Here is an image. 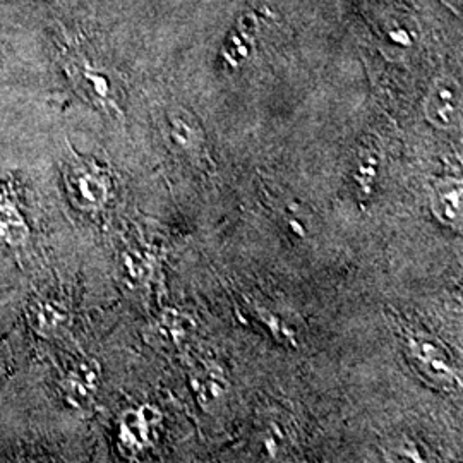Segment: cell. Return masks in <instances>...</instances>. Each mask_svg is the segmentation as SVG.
Masks as SVG:
<instances>
[{"instance_id":"1","label":"cell","mask_w":463,"mask_h":463,"mask_svg":"<svg viewBox=\"0 0 463 463\" xmlns=\"http://www.w3.org/2000/svg\"><path fill=\"white\" fill-rule=\"evenodd\" d=\"M424 116L438 129H455L462 122V86L453 78H438L424 99Z\"/></svg>"},{"instance_id":"2","label":"cell","mask_w":463,"mask_h":463,"mask_svg":"<svg viewBox=\"0 0 463 463\" xmlns=\"http://www.w3.org/2000/svg\"><path fill=\"white\" fill-rule=\"evenodd\" d=\"M66 71L86 99L103 107H116L117 91L112 78L83 53H67Z\"/></svg>"},{"instance_id":"3","label":"cell","mask_w":463,"mask_h":463,"mask_svg":"<svg viewBox=\"0 0 463 463\" xmlns=\"http://www.w3.org/2000/svg\"><path fill=\"white\" fill-rule=\"evenodd\" d=\"M67 187L74 203L84 210L101 208L110 193L107 174L86 160H74L69 165Z\"/></svg>"},{"instance_id":"4","label":"cell","mask_w":463,"mask_h":463,"mask_svg":"<svg viewBox=\"0 0 463 463\" xmlns=\"http://www.w3.org/2000/svg\"><path fill=\"white\" fill-rule=\"evenodd\" d=\"M434 216L447 227L462 229L463 187L460 179H445L438 184L430 196Z\"/></svg>"},{"instance_id":"5","label":"cell","mask_w":463,"mask_h":463,"mask_svg":"<svg viewBox=\"0 0 463 463\" xmlns=\"http://www.w3.org/2000/svg\"><path fill=\"white\" fill-rule=\"evenodd\" d=\"M411 350L415 361L430 374L432 380L445 383L453 380V367L448 363L447 350L443 345L428 336L411 338Z\"/></svg>"},{"instance_id":"6","label":"cell","mask_w":463,"mask_h":463,"mask_svg":"<svg viewBox=\"0 0 463 463\" xmlns=\"http://www.w3.org/2000/svg\"><path fill=\"white\" fill-rule=\"evenodd\" d=\"M160 412L151 407L128 412L120 422V439L134 449L148 447L153 439V430L160 424Z\"/></svg>"},{"instance_id":"7","label":"cell","mask_w":463,"mask_h":463,"mask_svg":"<svg viewBox=\"0 0 463 463\" xmlns=\"http://www.w3.org/2000/svg\"><path fill=\"white\" fill-rule=\"evenodd\" d=\"M0 237L11 246H21L28 239L26 222L21 215L16 203L11 199L2 185H0Z\"/></svg>"},{"instance_id":"8","label":"cell","mask_w":463,"mask_h":463,"mask_svg":"<svg viewBox=\"0 0 463 463\" xmlns=\"http://www.w3.org/2000/svg\"><path fill=\"white\" fill-rule=\"evenodd\" d=\"M193 384L199 403L206 409H213L229 393V383L225 380L223 373L215 367L196 373V376L193 378Z\"/></svg>"},{"instance_id":"9","label":"cell","mask_w":463,"mask_h":463,"mask_svg":"<svg viewBox=\"0 0 463 463\" xmlns=\"http://www.w3.org/2000/svg\"><path fill=\"white\" fill-rule=\"evenodd\" d=\"M99 386V367L81 363L67 378V392L74 400H88Z\"/></svg>"}]
</instances>
